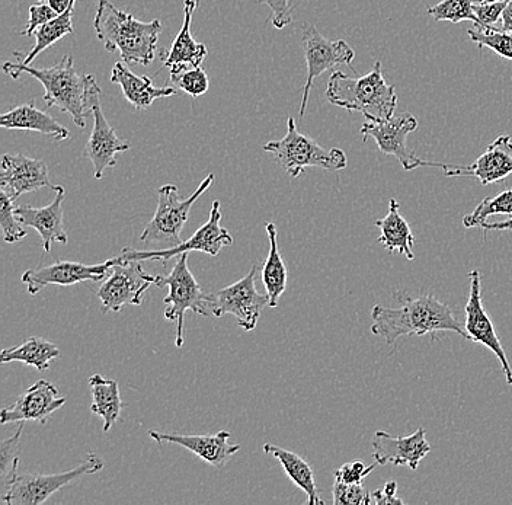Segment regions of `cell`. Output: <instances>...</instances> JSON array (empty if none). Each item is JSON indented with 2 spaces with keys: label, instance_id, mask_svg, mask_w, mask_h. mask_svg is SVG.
I'll return each instance as SVG.
<instances>
[{
  "label": "cell",
  "instance_id": "obj_6",
  "mask_svg": "<svg viewBox=\"0 0 512 505\" xmlns=\"http://www.w3.org/2000/svg\"><path fill=\"white\" fill-rule=\"evenodd\" d=\"M190 252L178 255V261L168 276H158V287L168 286V296L163 299L168 308L165 318L175 324V345L181 348L184 345L185 313L187 310L201 316H213L211 310L210 294L201 290L200 284L195 280L194 274L188 267Z\"/></svg>",
  "mask_w": 512,
  "mask_h": 505
},
{
  "label": "cell",
  "instance_id": "obj_15",
  "mask_svg": "<svg viewBox=\"0 0 512 505\" xmlns=\"http://www.w3.org/2000/svg\"><path fill=\"white\" fill-rule=\"evenodd\" d=\"M120 262V255L101 264L86 265L82 262L56 261L46 267L27 270L22 274V283L31 296H37L47 286H75L85 281H101Z\"/></svg>",
  "mask_w": 512,
  "mask_h": 505
},
{
  "label": "cell",
  "instance_id": "obj_40",
  "mask_svg": "<svg viewBox=\"0 0 512 505\" xmlns=\"http://www.w3.org/2000/svg\"><path fill=\"white\" fill-rule=\"evenodd\" d=\"M59 17L56 11L51 8L48 3H41V5H32L30 8V19H28L27 27L21 31V35L30 37L34 35L38 28L43 27L47 22L53 21L54 18Z\"/></svg>",
  "mask_w": 512,
  "mask_h": 505
},
{
  "label": "cell",
  "instance_id": "obj_17",
  "mask_svg": "<svg viewBox=\"0 0 512 505\" xmlns=\"http://www.w3.org/2000/svg\"><path fill=\"white\" fill-rule=\"evenodd\" d=\"M66 401L67 399L60 396L53 383L41 379L18 396L11 407L2 409L0 423L5 425L37 421V423L47 424L51 415L62 408Z\"/></svg>",
  "mask_w": 512,
  "mask_h": 505
},
{
  "label": "cell",
  "instance_id": "obj_28",
  "mask_svg": "<svg viewBox=\"0 0 512 505\" xmlns=\"http://www.w3.org/2000/svg\"><path fill=\"white\" fill-rule=\"evenodd\" d=\"M265 230H267L268 242H270V252H268L267 261L262 268V283H264L265 292L270 299L268 308L275 309L280 302V297L286 292L288 271L283 257H281L280 246H278L277 228L274 223L270 222L265 223Z\"/></svg>",
  "mask_w": 512,
  "mask_h": 505
},
{
  "label": "cell",
  "instance_id": "obj_46",
  "mask_svg": "<svg viewBox=\"0 0 512 505\" xmlns=\"http://www.w3.org/2000/svg\"><path fill=\"white\" fill-rule=\"evenodd\" d=\"M495 2H501V0H473V3H475V5H485V3H495Z\"/></svg>",
  "mask_w": 512,
  "mask_h": 505
},
{
  "label": "cell",
  "instance_id": "obj_38",
  "mask_svg": "<svg viewBox=\"0 0 512 505\" xmlns=\"http://www.w3.org/2000/svg\"><path fill=\"white\" fill-rule=\"evenodd\" d=\"M332 495L335 505H371V492L363 484H345L335 478Z\"/></svg>",
  "mask_w": 512,
  "mask_h": 505
},
{
  "label": "cell",
  "instance_id": "obj_39",
  "mask_svg": "<svg viewBox=\"0 0 512 505\" xmlns=\"http://www.w3.org/2000/svg\"><path fill=\"white\" fill-rule=\"evenodd\" d=\"M379 463L374 462L373 465L367 466L366 463L360 462H351L345 463L341 468L336 469L335 478L339 479V481L345 482V484H363L364 479L370 475L371 472L376 469V466Z\"/></svg>",
  "mask_w": 512,
  "mask_h": 505
},
{
  "label": "cell",
  "instance_id": "obj_27",
  "mask_svg": "<svg viewBox=\"0 0 512 505\" xmlns=\"http://www.w3.org/2000/svg\"><path fill=\"white\" fill-rule=\"evenodd\" d=\"M264 452L267 455L274 456L283 466L284 472L291 479L294 485H297L303 492L307 494V504L323 505L325 501L319 497L318 487H316L315 473L312 466L296 453L283 447L274 446L271 443L264 444Z\"/></svg>",
  "mask_w": 512,
  "mask_h": 505
},
{
  "label": "cell",
  "instance_id": "obj_11",
  "mask_svg": "<svg viewBox=\"0 0 512 505\" xmlns=\"http://www.w3.org/2000/svg\"><path fill=\"white\" fill-rule=\"evenodd\" d=\"M233 244L232 235L229 230L222 226V207L220 201H213L211 206L210 217L188 241H182L181 244L172 246V248L156 249V251H139L134 248H123L121 258L123 260L134 261H160L168 262L176 255L184 254V252L198 251L204 254L216 257L222 251L224 246Z\"/></svg>",
  "mask_w": 512,
  "mask_h": 505
},
{
  "label": "cell",
  "instance_id": "obj_31",
  "mask_svg": "<svg viewBox=\"0 0 512 505\" xmlns=\"http://www.w3.org/2000/svg\"><path fill=\"white\" fill-rule=\"evenodd\" d=\"M76 0H73L72 5L69 6L66 12H63L59 17L54 18L53 21L47 22L43 27L35 31V46L32 47L27 56L22 57L21 53L16 51L15 57H18L19 63L22 65H31L38 54L43 53L44 50L50 49L57 41L62 40L66 35L73 34V12H75Z\"/></svg>",
  "mask_w": 512,
  "mask_h": 505
},
{
  "label": "cell",
  "instance_id": "obj_24",
  "mask_svg": "<svg viewBox=\"0 0 512 505\" xmlns=\"http://www.w3.org/2000/svg\"><path fill=\"white\" fill-rule=\"evenodd\" d=\"M111 82L123 89L124 97L136 110H146L158 99L172 97L178 89L171 86L158 88L149 76L134 75L126 63H115L112 67Z\"/></svg>",
  "mask_w": 512,
  "mask_h": 505
},
{
  "label": "cell",
  "instance_id": "obj_30",
  "mask_svg": "<svg viewBox=\"0 0 512 505\" xmlns=\"http://www.w3.org/2000/svg\"><path fill=\"white\" fill-rule=\"evenodd\" d=\"M59 357L60 350L56 344L44 340V338L31 337L18 347L3 350L0 354V363L8 364L19 361V363L27 364V366L44 372L50 367V361L59 359Z\"/></svg>",
  "mask_w": 512,
  "mask_h": 505
},
{
  "label": "cell",
  "instance_id": "obj_45",
  "mask_svg": "<svg viewBox=\"0 0 512 505\" xmlns=\"http://www.w3.org/2000/svg\"><path fill=\"white\" fill-rule=\"evenodd\" d=\"M501 25V30L512 33V0L508 2L507 8L502 12Z\"/></svg>",
  "mask_w": 512,
  "mask_h": 505
},
{
  "label": "cell",
  "instance_id": "obj_22",
  "mask_svg": "<svg viewBox=\"0 0 512 505\" xmlns=\"http://www.w3.org/2000/svg\"><path fill=\"white\" fill-rule=\"evenodd\" d=\"M149 436L158 443L184 447L220 471L229 462L230 457L235 456L240 450V444L229 443L232 434L224 430L217 434H207V436H182V434H166L152 430L149 431Z\"/></svg>",
  "mask_w": 512,
  "mask_h": 505
},
{
  "label": "cell",
  "instance_id": "obj_14",
  "mask_svg": "<svg viewBox=\"0 0 512 505\" xmlns=\"http://www.w3.org/2000/svg\"><path fill=\"white\" fill-rule=\"evenodd\" d=\"M101 95V88L96 83L89 95V108H91V114L94 115V129L83 147V156L94 165L95 180H102L105 169L117 165L118 153L130 150V145L121 140L108 123L107 117L102 111Z\"/></svg>",
  "mask_w": 512,
  "mask_h": 505
},
{
  "label": "cell",
  "instance_id": "obj_34",
  "mask_svg": "<svg viewBox=\"0 0 512 505\" xmlns=\"http://www.w3.org/2000/svg\"><path fill=\"white\" fill-rule=\"evenodd\" d=\"M470 40L478 44L480 50L491 49L502 59L512 62V33L494 27H475L467 31Z\"/></svg>",
  "mask_w": 512,
  "mask_h": 505
},
{
  "label": "cell",
  "instance_id": "obj_41",
  "mask_svg": "<svg viewBox=\"0 0 512 505\" xmlns=\"http://www.w3.org/2000/svg\"><path fill=\"white\" fill-rule=\"evenodd\" d=\"M508 2L510 0L473 6V11H475L476 18H478L475 27H492V25H495L501 19L502 12L507 8Z\"/></svg>",
  "mask_w": 512,
  "mask_h": 505
},
{
  "label": "cell",
  "instance_id": "obj_26",
  "mask_svg": "<svg viewBox=\"0 0 512 505\" xmlns=\"http://www.w3.org/2000/svg\"><path fill=\"white\" fill-rule=\"evenodd\" d=\"M399 209L398 201L392 198L389 203V212L383 219L376 220L374 225L382 232L379 242L387 252L390 254L399 252V254L405 255L409 261H414L415 236L412 233L411 225L406 222Z\"/></svg>",
  "mask_w": 512,
  "mask_h": 505
},
{
  "label": "cell",
  "instance_id": "obj_19",
  "mask_svg": "<svg viewBox=\"0 0 512 505\" xmlns=\"http://www.w3.org/2000/svg\"><path fill=\"white\" fill-rule=\"evenodd\" d=\"M425 436V428H418L415 433L403 437H393L386 431H376L371 440L373 457L380 466L390 463L418 471L422 460L431 452V444Z\"/></svg>",
  "mask_w": 512,
  "mask_h": 505
},
{
  "label": "cell",
  "instance_id": "obj_3",
  "mask_svg": "<svg viewBox=\"0 0 512 505\" xmlns=\"http://www.w3.org/2000/svg\"><path fill=\"white\" fill-rule=\"evenodd\" d=\"M3 72L12 79L28 75L43 85L44 102L47 107H57L62 113L69 114L73 123L80 129L86 127V115L91 113L89 95L96 85L94 75H80L75 69L72 56H64L59 63L44 69H35L31 65L6 62Z\"/></svg>",
  "mask_w": 512,
  "mask_h": 505
},
{
  "label": "cell",
  "instance_id": "obj_5",
  "mask_svg": "<svg viewBox=\"0 0 512 505\" xmlns=\"http://www.w3.org/2000/svg\"><path fill=\"white\" fill-rule=\"evenodd\" d=\"M264 150L274 155L275 161L291 178L300 177L306 168H320L326 171H341L347 168L348 159L344 150H326L312 137L300 133L296 120L288 117L287 134L281 140L268 142Z\"/></svg>",
  "mask_w": 512,
  "mask_h": 505
},
{
  "label": "cell",
  "instance_id": "obj_16",
  "mask_svg": "<svg viewBox=\"0 0 512 505\" xmlns=\"http://www.w3.org/2000/svg\"><path fill=\"white\" fill-rule=\"evenodd\" d=\"M469 281L470 292L466 308H464V312H466L464 328H466L467 334L472 338V343L485 345L486 348H489L498 357L505 380H507L508 385H512V367L507 359V354H505L504 345H502L498 334H496L491 316L483 308L482 276H480V271H470Z\"/></svg>",
  "mask_w": 512,
  "mask_h": 505
},
{
  "label": "cell",
  "instance_id": "obj_2",
  "mask_svg": "<svg viewBox=\"0 0 512 505\" xmlns=\"http://www.w3.org/2000/svg\"><path fill=\"white\" fill-rule=\"evenodd\" d=\"M96 37L108 53L120 51L124 63L149 66L155 60L162 22H143L118 9L110 0H99L94 19Z\"/></svg>",
  "mask_w": 512,
  "mask_h": 505
},
{
  "label": "cell",
  "instance_id": "obj_4",
  "mask_svg": "<svg viewBox=\"0 0 512 505\" xmlns=\"http://www.w3.org/2000/svg\"><path fill=\"white\" fill-rule=\"evenodd\" d=\"M326 98L335 107L350 113H361L367 121H387L398 108L396 88L386 82L382 63H374L371 72L360 78H352L342 72H334L329 78Z\"/></svg>",
  "mask_w": 512,
  "mask_h": 505
},
{
  "label": "cell",
  "instance_id": "obj_20",
  "mask_svg": "<svg viewBox=\"0 0 512 505\" xmlns=\"http://www.w3.org/2000/svg\"><path fill=\"white\" fill-rule=\"evenodd\" d=\"M0 188L11 200H18L24 194L54 185L48 180L46 163L28 158L21 153H6L2 158Z\"/></svg>",
  "mask_w": 512,
  "mask_h": 505
},
{
  "label": "cell",
  "instance_id": "obj_25",
  "mask_svg": "<svg viewBox=\"0 0 512 505\" xmlns=\"http://www.w3.org/2000/svg\"><path fill=\"white\" fill-rule=\"evenodd\" d=\"M0 126L8 130H27L44 134L56 142H63L70 137L69 130L59 121L54 120L46 111L38 110L35 102L19 105L0 115Z\"/></svg>",
  "mask_w": 512,
  "mask_h": 505
},
{
  "label": "cell",
  "instance_id": "obj_12",
  "mask_svg": "<svg viewBox=\"0 0 512 505\" xmlns=\"http://www.w3.org/2000/svg\"><path fill=\"white\" fill-rule=\"evenodd\" d=\"M416 129H418V120L414 115L400 114L393 115L390 120L380 121V123L367 121L361 127V133H363V143H367V140L373 137L380 152L384 155L395 156L402 163L405 171H414L419 166L441 168L443 163L424 161V159L418 158L415 152L409 150L406 139Z\"/></svg>",
  "mask_w": 512,
  "mask_h": 505
},
{
  "label": "cell",
  "instance_id": "obj_9",
  "mask_svg": "<svg viewBox=\"0 0 512 505\" xmlns=\"http://www.w3.org/2000/svg\"><path fill=\"white\" fill-rule=\"evenodd\" d=\"M158 286V276L144 270L140 261L123 260L111 268L104 283L96 290L101 300V312H120L126 306H142L144 293Z\"/></svg>",
  "mask_w": 512,
  "mask_h": 505
},
{
  "label": "cell",
  "instance_id": "obj_8",
  "mask_svg": "<svg viewBox=\"0 0 512 505\" xmlns=\"http://www.w3.org/2000/svg\"><path fill=\"white\" fill-rule=\"evenodd\" d=\"M105 463L96 453H88L76 468L54 475L18 473L3 503L8 505H38L46 503L54 492L78 481L85 475H94L104 469Z\"/></svg>",
  "mask_w": 512,
  "mask_h": 505
},
{
  "label": "cell",
  "instance_id": "obj_32",
  "mask_svg": "<svg viewBox=\"0 0 512 505\" xmlns=\"http://www.w3.org/2000/svg\"><path fill=\"white\" fill-rule=\"evenodd\" d=\"M24 424L19 425L14 436L3 440L0 444V500H5L9 488L18 475L19 447H21Z\"/></svg>",
  "mask_w": 512,
  "mask_h": 505
},
{
  "label": "cell",
  "instance_id": "obj_33",
  "mask_svg": "<svg viewBox=\"0 0 512 505\" xmlns=\"http://www.w3.org/2000/svg\"><path fill=\"white\" fill-rule=\"evenodd\" d=\"M496 214H512V190H505L494 197H486L480 201L472 213L463 217V226L466 229L480 228L488 222V217Z\"/></svg>",
  "mask_w": 512,
  "mask_h": 505
},
{
  "label": "cell",
  "instance_id": "obj_1",
  "mask_svg": "<svg viewBox=\"0 0 512 505\" xmlns=\"http://www.w3.org/2000/svg\"><path fill=\"white\" fill-rule=\"evenodd\" d=\"M399 308H386L376 305L371 310V332L384 338L387 344L393 345L400 337H424L437 332H456L464 340L472 341L462 322L457 321L453 310L446 303L440 302L432 294H419L411 297L400 293Z\"/></svg>",
  "mask_w": 512,
  "mask_h": 505
},
{
  "label": "cell",
  "instance_id": "obj_43",
  "mask_svg": "<svg viewBox=\"0 0 512 505\" xmlns=\"http://www.w3.org/2000/svg\"><path fill=\"white\" fill-rule=\"evenodd\" d=\"M398 494V484L395 481H389L383 489L371 492V505H403L405 501L396 497Z\"/></svg>",
  "mask_w": 512,
  "mask_h": 505
},
{
  "label": "cell",
  "instance_id": "obj_44",
  "mask_svg": "<svg viewBox=\"0 0 512 505\" xmlns=\"http://www.w3.org/2000/svg\"><path fill=\"white\" fill-rule=\"evenodd\" d=\"M480 229L485 230V233L492 232V230H499V232H504V230H512V214L510 219L504 220V222H485L482 226H480Z\"/></svg>",
  "mask_w": 512,
  "mask_h": 505
},
{
  "label": "cell",
  "instance_id": "obj_23",
  "mask_svg": "<svg viewBox=\"0 0 512 505\" xmlns=\"http://www.w3.org/2000/svg\"><path fill=\"white\" fill-rule=\"evenodd\" d=\"M200 6V0H184V22L181 31L176 35L171 49L160 53L163 67L171 73L181 72L190 67H200L208 54L206 44L197 43L191 34L192 17Z\"/></svg>",
  "mask_w": 512,
  "mask_h": 505
},
{
  "label": "cell",
  "instance_id": "obj_36",
  "mask_svg": "<svg viewBox=\"0 0 512 505\" xmlns=\"http://www.w3.org/2000/svg\"><path fill=\"white\" fill-rule=\"evenodd\" d=\"M174 88L181 89L192 98L203 97L210 89V79L206 70L200 67H190L181 72L169 73Z\"/></svg>",
  "mask_w": 512,
  "mask_h": 505
},
{
  "label": "cell",
  "instance_id": "obj_21",
  "mask_svg": "<svg viewBox=\"0 0 512 505\" xmlns=\"http://www.w3.org/2000/svg\"><path fill=\"white\" fill-rule=\"evenodd\" d=\"M56 197L46 207L19 206L15 212L19 222L25 228H32L40 233L43 241L44 252L51 251V245H66L69 242L66 230H64L63 201L64 188L60 185H54Z\"/></svg>",
  "mask_w": 512,
  "mask_h": 505
},
{
  "label": "cell",
  "instance_id": "obj_29",
  "mask_svg": "<svg viewBox=\"0 0 512 505\" xmlns=\"http://www.w3.org/2000/svg\"><path fill=\"white\" fill-rule=\"evenodd\" d=\"M89 386L92 393V414L98 415L104 420L102 431L108 433L112 425L117 423L123 409V399H121L120 386L115 380L107 379L101 375L89 377Z\"/></svg>",
  "mask_w": 512,
  "mask_h": 505
},
{
  "label": "cell",
  "instance_id": "obj_37",
  "mask_svg": "<svg viewBox=\"0 0 512 505\" xmlns=\"http://www.w3.org/2000/svg\"><path fill=\"white\" fill-rule=\"evenodd\" d=\"M0 226L3 230V241L6 244H16L24 241L28 236L25 226L16 216L14 200L6 196L3 191L0 193Z\"/></svg>",
  "mask_w": 512,
  "mask_h": 505
},
{
  "label": "cell",
  "instance_id": "obj_10",
  "mask_svg": "<svg viewBox=\"0 0 512 505\" xmlns=\"http://www.w3.org/2000/svg\"><path fill=\"white\" fill-rule=\"evenodd\" d=\"M256 273L258 267L254 265L251 271L236 283L220 289L219 292L210 293L213 316L222 318L224 315H233L238 319V325L243 331H254L262 310L270 306L268 294L256 290Z\"/></svg>",
  "mask_w": 512,
  "mask_h": 505
},
{
  "label": "cell",
  "instance_id": "obj_35",
  "mask_svg": "<svg viewBox=\"0 0 512 505\" xmlns=\"http://www.w3.org/2000/svg\"><path fill=\"white\" fill-rule=\"evenodd\" d=\"M473 0H441L437 5L428 8V15L434 21H450L459 24L463 21L478 22L475 11H473Z\"/></svg>",
  "mask_w": 512,
  "mask_h": 505
},
{
  "label": "cell",
  "instance_id": "obj_18",
  "mask_svg": "<svg viewBox=\"0 0 512 505\" xmlns=\"http://www.w3.org/2000/svg\"><path fill=\"white\" fill-rule=\"evenodd\" d=\"M444 174L450 178L469 177L475 178L482 185L496 184L507 180L512 174V139L508 134L496 137L492 145H489L485 153L479 156L472 165H448L441 166Z\"/></svg>",
  "mask_w": 512,
  "mask_h": 505
},
{
  "label": "cell",
  "instance_id": "obj_7",
  "mask_svg": "<svg viewBox=\"0 0 512 505\" xmlns=\"http://www.w3.org/2000/svg\"><path fill=\"white\" fill-rule=\"evenodd\" d=\"M213 181L214 174L207 175L200 187L188 198L179 196L176 185L168 184L160 187L158 209L140 235V241L144 244L165 245L166 248L181 244V232L185 223L190 220L192 206L208 191Z\"/></svg>",
  "mask_w": 512,
  "mask_h": 505
},
{
  "label": "cell",
  "instance_id": "obj_13",
  "mask_svg": "<svg viewBox=\"0 0 512 505\" xmlns=\"http://www.w3.org/2000/svg\"><path fill=\"white\" fill-rule=\"evenodd\" d=\"M303 50L307 65V79L304 83L302 104H300V117L306 114L315 79L328 70L335 69L336 66L352 67L355 57V51L351 49L350 44L345 43L344 40H328L313 25L304 28Z\"/></svg>",
  "mask_w": 512,
  "mask_h": 505
},
{
  "label": "cell",
  "instance_id": "obj_42",
  "mask_svg": "<svg viewBox=\"0 0 512 505\" xmlns=\"http://www.w3.org/2000/svg\"><path fill=\"white\" fill-rule=\"evenodd\" d=\"M258 3L267 5L271 9V22L277 30H283L293 22L291 0H258Z\"/></svg>",
  "mask_w": 512,
  "mask_h": 505
}]
</instances>
